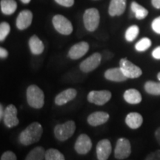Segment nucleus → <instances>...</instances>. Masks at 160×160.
Here are the masks:
<instances>
[{"label": "nucleus", "mask_w": 160, "mask_h": 160, "mask_svg": "<svg viewBox=\"0 0 160 160\" xmlns=\"http://www.w3.org/2000/svg\"><path fill=\"white\" fill-rule=\"evenodd\" d=\"M43 133V128L39 122L31 123L19 134V142L23 145L28 146L37 142L41 139Z\"/></svg>", "instance_id": "nucleus-1"}, {"label": "nucleus", "mask_w": 160, "mask_h": 160, "mask_svg": "<svg viewBox=\"0 0 160 160\" xmlns=\"http://www.w3.org/2000/svg\"><path fill=\"white\" fill-rule=\"evenodd\" d=\"M26 97L28 103L33 108L40 109L45 104V95L43 91L36 85H31L28 88Z\"/></svg>", "instance_id": "nucleus-2"}, {"label": "nucleus", "mask_w": 160, "mask_h": 160, "mask_svg": "<svg viewBox=\"0 0 160 160\" xmlns=\"http://www.w3.org/2000/svg\"><path fill=\"white\" fill-rule=\"evenodd\" d=\"M75 130L76 124L72 120L65 122L63 124H59L56 125L54 128L55 137L61 142L66 141L73 136Z\"/></svg>", "instance_id": "nucleus-3"}, {"label": "nucleus", "mask_w": 160, "mask_h": 160, "mask_svg": "<svg viewBox=\"0 0 160 160\" xmlns=\"http://www.w3.org/2000/svg\"><path fill=\"white\" fill-rule=\"evenodd\" d=\"M99 13L97 9L89 8L86 10L83 16L84 25L85 28L90 32L97 30L99 24Z\"/></svg>", "instance_id": "nucleus-4"}, {"label": "nucleus", "mask_w": 160, "mask_h": 160, "mask_svg": "<svg viewBox=\"0 0 160 160\" xmlns=\"http://www.w3.org/2000/svg\"><path fill=\"white\" fill-rule=\"evenodd\" d=\"M119 68L128 79H137L142 74L141 68L126 58L120 59Z\"/></svg>", "instance_id": "nucleus-5"}, {"label": "nucleus", "mask_w": 160, "mask_h": 160, "mask_svg": "<svg viewBox=\"0 0 160 160\" xmlns=\"http://www.w3.org/2000/svg\"><path fill=\"white\" fill-rule=\"evenodd\" d=\"M52 22L55 29L61 34L70 35L73 31V25L71 22L62 15L54 16Z\"/></svg>", "instance_id": "nucleus-6"}, {"label": "nucleus", "mask_w": 160, "mask_h": 160, "mask_svg": "<svg viewBox=\"0 0 160 160\" xmlns=\"http://www.w3.org/2000/svg\"><path fill=\"white\" fill-rule=\"evenodd\" d=\"M131 142L126 138L122 137L117 140L114 151V157L117 159H125L131 155Z\"/></svg>", "instance_id": "nucleus-7"}, {"label": "nucleus", "mask_w": 160, "mask_h": 160, "mask_svg": "<svg viewBox=\"0 0 160 160\" xmlns=\"http://www.w3.org/2000/svg\"><path fill=\"white\" fill-rule=\"evenodd\" d=\"M111 93L107 90L103 91H92L88 95L89 102L97 105H103L111 99Z\"/></svg>", "instance_id": "nucleus-8"}, {"label": "nucleus", "mask_w": 160, "mask_h": 160, "mask_svg": "<svg viewBox=\"0 0 160 160\" xmlns=\"http://www.w3.org/2000/svg\"><path fill=\"white\" fill-rule=\"evenodd\" d=\"M102 55L99 53H94L84 60L79 65V68L84 73H88L95 70L100 65Z\"/></svg>", "instance_id": "nucleus-9"}, {"label": "nucleus", "mask_w": 160, "mask_h": 160, "mask_svg": "<svg viewBox=\"0 0 160 160\" xmlns=\"http://www.w3.org/2000/svg\"><path fill=\"white\" fill-rule=\"evenodd\" d=\"M75 151L81 155L87 154L92 148V142L91 138L87 134L79 135L74 145Z\"/></svg>", "instance_id": "nucleus-10"}, {"label": "nucleus", "mask_w": 160, "mask_h": 160, "mask_svg": "<svg viewBox=\"0 0 160 160\" xmlns=\"http://www.w3.org/2000/svg\"><path fill=\"white\" fill-rule=\"evenodd\" d=\"M4 123L8 128H11L18 125L19 120L17 117V109L13 105H9L5 108V115L3 117Z\"/></svg>", "instance_id": "nucleus-11"}, {"label": "nucleus", "mask_w": 160, "mask_h": 160, "mask_svg": "<svg viewBox=\"0 0 160 160\" xmlns=\"http://www.w3.org/2000/svg\"><path fill=\"white\" fill-rule=\"evenodd\" d=\"M112 151L111 142L108 139H102L97 145V156L98 160H108Z\"/></svg>", "instance_id": "nucleus-12"}, {"label": "nucleus", "mask_w": 160, "mask_h": 160, "mask_svg": "<svg viewBox=\"0 0 160 160\" xmlns=\"http://www.w3.org/2000/svg\"><path fill=\"white\" fill-rule=\"evenodd\" d=\"M89 50V45L86 42H81L73 45L68 51V57L71 59H78L85 56Z\"/></svg>", "instance_id": "nucleus-13"}, {"label": "nucleus", "mask_w": 160, "mask_h": 160, "mask_svg": "<svg viewBox=\"0 0 160 160\" xmlns=\"http://www.w3.org/2000/svg\"><path fill=\"white\" fill-rule=\"evenodd\" d=\"M110 116L108 113L104 111H97L94 113H92L88 117V122L90 125L99 126L103 125L108 121Z\"/></svg>", "instance_id": "nucleus-14"}, {"label": "nucleus", "mask_w": 160, "mask_h": 160, "mask_svg": "<svg viewBox=\"0 0 160 160\" xmlns=\"http://www.w3.org/2000/svg\"><path fill=\"white\" fill-rule=\"evenodd\" d=\"M33 20V14L29 10H25L20 12L18 15L17 22V27L19 30H25L31 25Z\"/></svg>", "instance_id": "nucleus-15"}, {"label": "nucleus", "mask_w": 160, "mask_h": 160, "mask_svg": "<svg viewBox=\"0 0 160 160\" xmlns=\"http://www.w3.org/2000/svg\"><path fill=\"white\" fill-rule=\"evenodd\" d=\"M77 91L74 88H68L59 93L55 98V103L57 105H63L74 99L77 97Z\"/></svg>", "instance_id": "nucleus-16"}, {"label": "nucleus", "mask_w": 160, "mask_h": 160, "mask_svg": "<svg viewBox=\"0 0 160 160\" xmlns=\"http://www.w3.org/2000/svg\"><path fill=\"white\" fill-rule=\"evenodd\" d=\"M105 77L106 79L112 82H125L128 79L126 76L122 71L120 68H110L105 72Z\"/></svg>", "instance_id": "nucleus-17"}, {"label": "nucleus", "mask_w": 160, "mask_h": 160, "mask_svg": "<svg viewBox=\"0 0 160 160\" xmlns=\"http://www.w3.org/2000/svg\"><path fill=\"white\" fill-rule=\"evenodd\" d=\"M126 8V0H111L108 13L111 17L123 14Z\"/></svg>", "instance_id": "nucleus-18"}, {"label": "nucleus", "mask_w": 160, "mask_h": 160, "mask_svg": "<svg viewBox=\"0 0 160 160\" xmlns=\"http://www.w3.org/2000/svg\"><path fill=\"white\" fill-rule=\"evenodd\" d=\"M143 122V118L142 115L137 112H132L126 116L125 123L130 128L137 129L141 127Z\"/></svg>", "instance_id": "nucleus-19"}, {"label": "nucleus", "mask_w": 160, "mask_h": 160, "mask_svg": "<svg viewBox=\"0 0 160 160\" xmlns=\"http://www.w3.org/2000/svg\"><path fill=\"white\" fill-rule=\"evenodd\" d=\"M124 99L125 100L126 102L132 104V105H136L139 104L142 102V95L139 91L137 89H128L125 91L123 95Z\"/></svg>", "instance_id": "nucleus-20"}, {"label": "nucleus", "mask_w": 160, "mask_h": 160, "mask_svg": "<svg viewBox=\"0 0 160 160\" xmlns=\"http://www.w3.org/2000/svg\"><path fill=\"white\" fill-rule=\"evenodd\" d=\"M28 44L31 53L34 55L41 54L44 51V48H45L44 44L42 42V40L36 35L32 36L30 38Z\"/></svg>", "instance_id": "nucleus-21"}, {"label": "nucleus", "mask_w": 160, "mask_h": 160, "mask_svg": "<svg viewBox=\"0 0 160 160\" xmlns=\"http://www.w3.org/2000/svg\"><path fill=\"white\" fill-rule=\"evenodd\" d=\"M0 7L4 14L11 15L17 10V4L15 0H1Z\"/></svg>", "instance_id": "nucleus-22"}, {"label": "nucleus", "mask_w": 160, "mask_h": 160, "mask_svg": "<svg viewBox=\"0 0 160 160\" xmlns=\"http://www.w3.org/2000/svg\"><path fill=\"white\" fill-rule=\"evenodd\" d=\"M45 149L42 147H36L27 155L25 160H44L45 158Z\"/></svg>", "instance_id": "nucleus-23"}, {"label": "nucleus", "mask_w": 160, "mask_h": 160, "mask_svg": "<svg viewBox=\"0 0 160 160\" xmlns=\"http://www.w3.org/2000/svg\"><path fill=\"white\" fill-rule=\"evenodd\" d=\"M145 91L148 93L153 96H160V82L154 81H148L145 84Z\"/></svg>", "instance_id": "nucleus-24"}, {"label": "nucleus", "mask_w": 160, "mask_h": 160, "mask_svg": "<svg viewBox=\"0 0 160 160\" xmlns=\"http://www.w3.org/2000/svg\"><path fill=\"white\" fill-rule=\"evenodd\" d=\"M131 10L135 13L136 18L138 19H143L148 14V11L142 6L140 5L136 2L131 3Z\"/></svg>", "instance_id": "nucleus-25"}, {"label": "nucleus", "mask_w": 160, "mask_h": 160, "mask_svg": "<svg viewBox=\"0 0 160 160\" xmlns=\"http://www.w3.org/2000/svg\"><path fill=\"white\" fill-rule=\"evenodd\" d=\"M45 160H65V157L59 151L50 148L45 152Z\"/></svg>", "instance_id": "nucleus-26"}, {"label": "nucleus", "mask_w": 160, "mask_h": 160, "mask_svg": "<svg viewBox=\"0 0 160 160\" xmlns=\"http://www.w3.org/2000/svg\"><path fill=\"white\" fill-rule=\"evenodd\" d=\"M139 28L137 25H132L125 32V39L128 42H133L139 35Z\"/></svg>", "instance_id": "nucleus-27"}, {"label": "nucleus", "mask_w": 160, "mask_h": 160, "mask_svg": "<svg viewBox=\"0 0 160 160\" xmlns=\"http://www.w3.org/2000/svg\"><path fill=\"white\" fill-rule=\"evenodd\" d=\"M151 40L148 39V38H142V39H140L139 41L136 44L135 48L137 51L139 52L145 51L146 50H148L150 47H151Z\"/></svg>", "instance_id": "nucleus-28"}, {"label": "nucleus", "mask_w": 160, "mask_h": 160, "mask_svg": "<svg viewBox=\"0 0 160 160\" xmlns=\"http://www.w3.org/2000/svg\"><path fill=\"white\" fill-rule=\"evenodd\" d=\"M11 31V27L8 22H3L0 24V41L3 42Z\"/></svg>", "instance_id": "nucleus-29"}, {"label": "nucleus", "mask_w": 160, "mask_h": 160, "mask_svg": "<svg viewBox=\"0 0 160 160\" xmlns=\"http://www.w3.org/2000/svg\"><path fill=\"white\" fill-rule=\"evenodd\" d=\"M0 160H17V156L15 155V153L12 151H5V153H3V154L2 155L1 159Z\"/></svg>", "instance_id": "nucleus-30"}, {"label": "nucleus", "mask_w": 160, "mask_h": 160, "mask_svg": "<svg viewBox=\"0 0 160 160\" xmlns=\"http://www.w3.org/2000/svg\"><path fill=\"white\" fill-rule=\"evenodd\" d=\"M151 26L153 31L156 32L158 34H160V17L156 18V19L153 20Z\"/></svg>", "instance_id": "nucleus-31"}, {"label": "nucleus", "mask_w": 160, "mask_h": 160, "mask_svg": "<svg viewBox=\"0 0 160 160\" xmlns=\"http://www.w3.org/2000/svg\"><path fill=\"white\" fill-rule=\"evenodd\" d=\"M145 160H160V150L152 152L146 157Z\"/></svg>", "instance_id": "nucleus-32"}, {"label": "nucleus", "mask_w": 160, "mask_h": 160, "mask_svg": "<svg viewBox=\"0 0 160 160\" xmlns=\"http://www.w3.org/2000/svg\"><path fill=\"white\" fill-rule=\"evenodd\" d=\"M56 2L64 7H71L74 4V0H55Z\"/></svg>", "instance_id": "nucleus-33"}, {"label": "nucleus", "mask_w": 160, "mask_h": 160, "mask_svg": "<svg viewBox=\"0 0 160 160\" xmlns=\"http://www.w3.org/2000/svg\"><path fill=\"white\" fill-rule=\"evenodd\" d=\"M152 57L156 59H160V46L153 50L152 52Z\"/></svg>", "instance_id": "nucleus-34"}, {"label": "nucleus", "mask_w": 160, "mask_h": 160, "mask_svg": "<svg viewBox=\"0 0 160 160\" xmlns=\"http://www.w3.org/2000/svg\"><path fill=\"white\" fill-rule=\"evenodd\" d=\"M8 52L7 50L4 48H0V57H1V59H5L8 57Z\"/></svg>", "instance_id": "nucleus-35"}, {"label": "nucleus", "mask_w": 160, "mask_h": 160, "mask_svg": "<svg viewBox=\"0 0 160 160\" xmlns=\"http://www.w3.org/2000/svg\"><path fill=\"white\" fill-rule=\"evenodd\" d=\"M155 137L157 139V142L160 145V127L155 132Z\"/></svg>", "instance_id": "nucleus-36"}, {"label": "nucleus", "mask_w": 160, "mask_h": 160, "mask_svg": "<svg viewBox=\"0 0 160 160\" xmlns=\"http://www.w3.org/2000/svg\"><path fill=\"white\" fill-rule=\"evenodd\" d=\"M152 5H153L156 8L160 9V0H152Z\"/></svg>", "instance_id": "nucleus-37"}, {"label": "nucleus", "mask_w": 160, "mask_h": 160, "mask_svg": "<svg viewBox=\"0 0 160 160\" xmlns=\"http://www.w3.org/2000/svg\"><path fill=\"white\" fill-rule=\"evenodd\" d=\"M4 115H5V109L3 108L2 105H0V119H2L4 117Z\"/></svg>", "instance_id": "nucleus-38"}, {"label": "nucleus", "mask_w": 160, "mask_h": 160, "mask_svg": "<svg viewBox=\"0 0 160 160\" xmlns=\"http://www.w3.org/2000/svg\"><path fill=\"white\" fill-rule=\"evenodd\" d=\"M21 2L24 4H28L31 2V0H21Z\"/></svg>", "instance_id": "nucleus-39"}, {"label": "nucleus", "mask_w": 160, "mask_h": 160, "mask_svg": "<svg viewBox=\"0 0 160 160\" xmlns=\"http://www.w3.org/2000/svg\"><path fill=\"white\" fill-rule=\"evenodd\" d=\"M157 78H158V79H159V82H160V72L157 74Z\"/></svg>", "instance_id": "nucleus-40"}]
</instances>
